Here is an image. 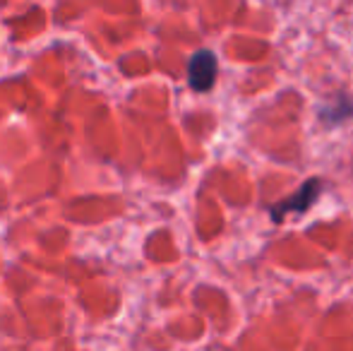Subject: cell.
<instances>
[{
  "mask_svg": "<svg viewBox=\"0 0 353 351\" xmlns=\"http://www.w3.org/2000/svg\"><path fill=\"white\" fill-rule=\"evenodd\" d=\"M322 190H325V183H322L320 178H307L293 195H288L286 200H281L270 207L272 219L281 221L283 217H288V214H305V212L317 202V197L322 195Z\"/></svg>",
  "mask_w": 353,
  "mask_h": 351,
  "instance_id": "cell-1",
  "label": "cell"
},
{
  "mask_svg": "<svg viewBox=\"0 0 353 351\" xmlns=\"http://www.w3.org/2000/svg\"><path fill=\"white\" fill-rule=\"evenodd\" d=\"M216 72L219 63L210 48H200L197 53H192L190 63H188V82L195 92H210L216 82Z\"/></svg>",
  "mask_w": 353,
  "mask_h": 351,
  "instance_id": "cell-2",
  "label": "cell"
},
{
  "mask_svg": "<svg viewBox=\"0 0 353 351\" xmlns=\"http://www.w3.org/2000/svg\"><path fill=\"white\" fill-rule=\"evenodd\" d=\"M353 118V99L346 94H336L332 101H327L325 106H320V121L325 126H339Z\"/></svg>",
  "mask_w": 353,
  "mask_h": 351,
  "instance_id": "cell-3",
  "label": "cell"
}]
</instances>
